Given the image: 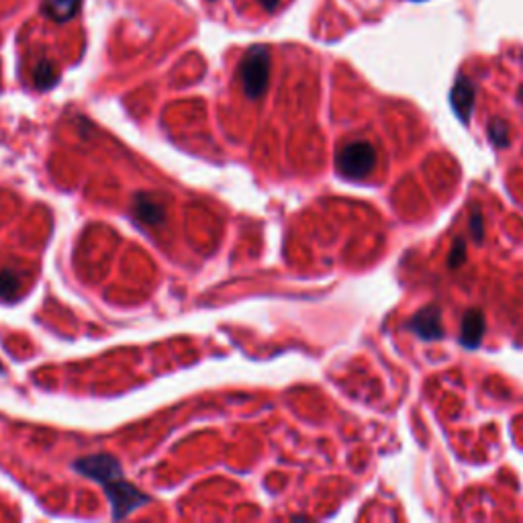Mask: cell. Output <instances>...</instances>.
Masks as SVG:
<instances>
[{
    "label": "cell",
    "mask_w": 523,
    "mask_h": 523,
    "mask_svg": "<svg viewBox=\"0 0 523 523\" xmlns=\"http://www.w3.org/2000/svg\"><path fill=\"white\" fill-rule=\"evenodd\" d=\"M74 468L82 476L92 479L98 485L104 486V495H107L111 509H113V519H125L139 507L152 501L136 485H131L123 479V472H121L123 468L109 454L86 456V458L78 460Z\"/></svg>",
    "instance_id": "cell-1"
},
{
    "label": "cell",
    "mask_w": 523,
    "mask_h": 523,
    "mask_svg": "<svg viewBox=\"0 0 523 523\" xmlns=\"http://www.w3.org/2000/svg\"><path fill=\"white\" fill-rule=\"evenodd\" d=\"M239 82L244 88V95L248 98H260L268 88V78H270V54L264 45H256L248 49L239 64Z\"/></svg>",
    "instance_id": "cell-2"
},
{
    "label": "cell",
    "mask_w": 523,
    "mask_h": 523,
    "mask_svg": "<svg viewBox=\"0 0 523 523\" xmlns=\"http://www.w3.org/2000/svg\"><path fill=\"white\" fill-rule=\"evenodd\" d=\"M337 164H339V170L346 176L360 178L372 168L374 152H372L368 143L356 141V143H349L342 150V154L337 155Z\"/></svg>",
    "instance_id": "cell-3"
},
{
    "label": "cell",
    "mask_w": 523,
    "mask_h": 523,
    "mask_svg": "<svg viewBox=\"0 0 523 523\" xmlns=\"http://www.w3.org/2000/svg\"><path fill=\"white\" fill-rule=\"evenodd\" d=\"M133 213L145 225H162L166 219V209L154 194H137L133 200Z\"/></svg>",
    "instance_id": "cell-4"
},
{
    "label": "cell",
    "mask_w": 523,
    "mask_h": 523,
    "mask_svg": "<svg viewBox=\"0 0 523 523\" xmlns=\"http://www.w3.org/2000/svg\"><path fill=\"white\" fill-rule=\"evenodd\" d=\"M82 0H45L43 2V13L56 23H66L74 19L80 8Z\"/></svg>",
    "instance_id": "cell-5"
},
{
    "label": "cell",
    "mask_w": 523,
    "mask_h": 523,
    "mask_svg": "<svg viewBox=\"0 0 523 523\" xmlns=\"http://www.w3.org/2000/svg\"><path fill=\"white\" fill-rule=\"evenodd\" d=\"M20 291V274L15 270H0V299H15Z\"/></svg>",
    "instance_id": "cell-6"
},
{
    "label": "cell",
    "mask_w": 523,
    "mask_h": 523,
    "mask_svg": "<svg viewBox=\"0 0 523 523\" xmlns=\"http://www.w3.org/2000/svg\"><path fill=\"white\" fill-rule=\"evenodd\" d=\"M33 80H35V86L41 88V90L52 88L58 82V72H56L54 64L52 61H41L35 68V72H33Z\"/></svg>",
    "instance_id": "cell-7"
},
{
    "label": "cell",
    "mask_w": 523,
    "mask_h": 523,
    "mask_svg": "<svg viewBox=\"0 0 523 523\" xmlns=\"http://www.w3.org/2000/svg\"><path fill=\"white\" fill-rule=\"evenodd\" d=\"M260 4L264 6V8H268V11H272L276 4H278V0H260Z\"/></svg>",
    "instance_id": "cell-8"
}]
</instances>
